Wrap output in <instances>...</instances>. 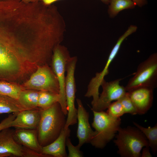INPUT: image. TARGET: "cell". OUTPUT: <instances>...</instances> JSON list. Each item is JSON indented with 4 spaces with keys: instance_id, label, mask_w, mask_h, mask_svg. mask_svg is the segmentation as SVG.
<instances>
[{
    "instance_id": "1",
    "label": "cell",
    "mask_w": 157,
    "mask_h": 157,
    "mask_svg": "<svg viewBox=\"0 0 157 157\" xmlns=\"http://www.w3.org/2000/svg\"><path fill=\"white\" fill-rule=\"evenodd\" d=\"M33 33L28 18L0 10V74L15 73L20 69L21 62L31 60Z\"/></svg>"
},
{
    "instance_id": "2",
    "label": "cell",
    "mask_w": 157,
    "mask_h": 157,
    "mask_svg": "<svg viewBox=\"0 0 157 157\" xmlns=\"http://www.w3.org/2000/svg\"><path fill=\"white\" fill-rule=\"evenodd\" d=\"M66 116L58 102L40 110L37 131L38 142L42 147L50 144L59 136L65 127Z\"/></svg>"
},
{
    "instance_id": "3",
    "label": "cell",
    "mask_w": 157,
    "mask_h": 157,
    "mask_svg": "<svg viewBox=\"0 0 157 157\" xmlns=\"http://www.w3.org/2000/svg\"><path fill=\"white\" fill-rule=\"evenodd\" d=\"M114 142L117 146L118 153L122 157H139L144 147L148 146V141L138 128L131 126L120 127Z\"/></svg>"
},
{
    "instance_id": "4",
    "label": "cell",
    "mask_w": 157,
    "mask_h": 157,
    "mask_svg": "<svg viewBox=\"0 0 157 157\" xmlns=\"http://www.w3.org/2000/svg\"><path fill=\"white\" fill-rule=\"evenodd\" d=\"M92 111L94 117L92 126L95 131L90 143L95 147L102 149L115 135L120 127L121 119L110 117L104 111Z\"/></svg>"
},
{
    "instance_id": "5",
    "label": "cell",
    "mask_w": 157,
    "mask_h": 157,
    "mask_svg": "<svg viewBox=\"0 0 157 157\" xmlns=\"http://www.w3.org/2000/svg\"><path fill=\"white\" fill-rule=\"evenodd\" d=\"M157 86V53L151 55L138 65L134 76L130 79L125 87L129 91L136 88Z\"/></svg>"
},
{
    "instance_id": "6",
    "label": "cell",
    "mask_w": 157,
    "mask_h": 157,
    "mask_svg": "<svg viewBox=\"0 0 157 157\" xmlns=\"http://www.w3.org/2000/svg\"><path fill=\"white\" fill-rule=\"evenodd\" d=\"M70 56L67 48L59 44L54 49L51 58L52 70L56 75L59 86L60 98L58 103L66 115L67 114L65 92V73Z\"/></svg>"
},
{
    "instance_id": "7",
    "label": "cell",
    "mask_w": 157,
    "mask_h": 157,
    "mask_svg": "<svg viewBox=\"0 0 157 157\" xmlns=\"http://www.w3.org/2000/svg\"><path fill=\"white\" fill-rule=\"evenodd\" d=\"M23 85L25 90L47 91L58 94L59 92L57 78L47 65L38 67Z\"/></svg>"
},
{
    "instance_id": "8",
    "label": "cell",
    "mask_w": 157,
    "mask_h": 157,
    "mask_svg": "<svg viewBox=\"0 0 157 157\" xmlns=\"http://www.w3.org/2000/svg\"><path fill=\"white\" fill-rule=\"evenodd\" d=\"M77 61L76 57H71L67 66L65 92L67 114L65 128H68L77 122V109L74 104L76 91L74 73Z\"/></svg>"
},
{
    "instance_id": "9",
    "label": "cell",
    "mask_w": 157,
    "mask_h": 157,
    "mask_svg": "<svg viewBox=\"0 0 157 157\" xmlns=\"http://www.w3.org/2000/svg\"><path fill=\"white\" fill-rule=\"evenodd\" d=\"M121 80L118 78L109 82L105 79L103 80L101 85L103 89L102 92L95 104L92 106V111H103L113 101L119 100L125 94L127 91L125 87L120 85Z\"/></svg>"
},
{
    "instance_id": "10",
    "label": "cell",
    "mask_w": 157,
    "mask_h": 157,
    "mask_svg": "<svg viewBox=\"0 0 157 157\" xmlns=\"http://www.w3.org/2000/svg\"><path fill=\"white\" fill-rule=\"evenodd\" d=\"M126 35L123 34L118 39L115 44L111 50L103 70L100 72H97L95 76L90 80L88 86L87 91L85 96L87 97H92V106H93L98 100L99 95V89L104 79L105 76L109 73V68L110 65L117 55L121 45L125 39Z\"/></svg>"
},
{
    "instance_id": "11",
    "label": "cell",
    "mask_w": 157,
    "mask_h": 157,
    "mask_svg": "<svg viewBox=\"0 0 157 157\" xmlns=\"http://www.w3.org/2000/svg\"><path fill=\"white\" fill-rule=\"evenodd\" d=\"M76 101L78 121L77 137L78 140L77 146L80 148L84 144L90 142L94 136L95 131L90 126L89 122V113L84 108L81 100L77 99Z\"/></svg>"
},
{
    "instance_id": "12",
    "label": "cell",
    "mask_w": 157,
    "mask_h": 157,
    "mask_svg": "<svg viewBox=\"0 0 157 157\" xmlns=\"http://www.w3.org/2000/svg\"><path fill=\"white\" fill-rule=\"evenodd\" d=\"M8 128L0 131V153L19 157H27V148L15 139L14 131Z\"/></svg>"
},
{
    "instance_id": "13",
    "label": "cell",
    "mask_w": 157,
    "mask_h": 157,
    "mask_svg": "<svg viewBox=\"0 0 157 157\" xmlns=\"http://www.w3.org/2000/svg\"><path fill=\"white\" fill-rule=\"evenodd\" d=\"M154 90V88L149 87H141L127 92L137 114H145L151 107Z\"/></svg>"
},
{
    "instance_id": "14",
    "label": "cell",
    "mask_w": 157,
    "mask_h": 157,
    "mask_svg": "<svg viewBox=\"0 0 157 157\" xmlns=\"http://www.w3.org/2000/svg\"><path fill=\"white\" fill-rule=\"evenodd\" d=\"M40 110H24L17 114L11 127L26 129L37 128L40 118Z\"/></svg>"
},
{
    "instance_id": "15",
    "label": "cell",
    "mask_w": 157,
    "mask_h": 157,
    "mask_svg": "<svg viewBox=\"0 0 157 157\" xmlns=\"http://www.w3.org/2000/svg\"><path fill=\"white\" fill-rule=\"evenodd\" d=\"M70 132L69 127L64 128L55 140L47 145L42 147L41 153L54 157L67 156L65 150L66 141L69 136Z\"/></svg>"
},
{
    "instance_id": "16",
    "label": "cell",
    "mask_w": 157,
    "mask_h": 157,
    "mask_svg": "<svg viewBox=\"0 0 157 157\" xmlns=\"http://www.w3.org/2000/svg\"><path fill=\"white\" fill-rule=\"evenodd\" d=\"M14 135L17 141L22 146L42 154V147L38 142L37 130L17 128L14 131Z\"/></svg>"
},
{
    "instance_id": "17",
    "label": "cell",
    "mask_w": 157,
    "mask_h": 157,
    "mask_svg": "<svg viewBox=\"0 0 157 157\" xmlns=\"http://www.w3.org/2000/svg\"><path fill=\"white\" fill-rule=\"evenodd\" d=\"M39 92L22 89L20 93L17 101L25 110L39 109L38 107Z\"/></svg>"
},
{
    "instance_id": "18",
    "label": "cell",
    "mask_w": 157,
    "mask_h": 157,
    "mask_svg": "<svg viewBox=\"0 0 157 157\" xmlns=\"http://www.w3.org/2000/svg\"><path fill=\"white\" fill-rule=\"evenodd\" d=\"M24 109L17 100L4 95H0V114L17 113Z\"/></svg>"
},
{
    "instance_id": "19",
    "label": "cell",
    "mask_w": 157,
    "mask_h": 157,
    "mask_svg": "<svg viewBox=\"0 0 157 157\" xmlns=\"http://www.w3.org/2000/svg\"><path fill=\"white\" fill-rule=\"evenodd\" d=\"M108 13L111 17H113L120 11L132 9L136 5L131 0H110Z\"/></svg>"
},
{
    "instance_id": "20",
    "label": "cell",
    "mask_w": 157,
    "mask_h": 157,
    "mask_svg": "<svg viewBox=\"0 0 157 157\" xmlns=\"http://www.w3.org/2000/svg\"><path fill=\"white\" fill-rule=\"evenodd\" d=\"M59 94L47 91H39L38 107L40 110L47 108L55 103L59 102Z\"/></svg>"
},
{
    "instance_id": "21",
    "label": "cell",
    "mask_w": 157,
    "mask_h": 157,
    "mask_svg": "<svg viewBox=\"0 0 157 157\" xmlns=\"http://www.w3.org/2000/svg\"><path fill=\"white\" fill-rule=\"evenodd\" d=\"M134 125L144 134L153 153H155L157 150V125L153 127H143L137 123L133 122Z\"/></svg>"
},
{
    "instance_id": "22",
    "label": "cell",
    "mask_w": 157,
    "mask_h": 157,
    "mask_svg": "<svg viewBox=\"0 0 157 157\" xmlns=\"http://www.w3.org/2000/svg\"><path fill=\"white\" fill-rule=\"evenodd\" d=\"M22 89L19 86L4 82H0V95L7 96L17 100Z\"/></svg>"
},
{
    "instance_id": "23",
    "label": "cell",
    "mask_w": 157,
    "mask_h": 157,
    "mask_svg": "<svg viewBox=\"0 0 157 157\" xmlns=\"http://www.w3.org/2000/svg\"><path fill=\"white\" fill-rule=\"evenodd\" d=\"M106 112L110 117L115 119L120 118L125 114L122 105L119 100L111 103Z\"/></svg>"
},
{
    "instance_id": "24",
    "label": "cell",
    "mask_w": 157,
    "mask_h": 157,
    "mask_svg": "<svg viewBox=\"0 0 157 157\" xmlns=\"http://www.w3.org/2000/svg\"><path fill=\"white\" fill-rule=\"evenodd\" d=\"M119 100L122 105L125 113H128L132 115L137 114L135 107L127 92Z\"/></svg>"
},
{
    "instance_id": "25",
    "label": "cell",
    "mask_w": 157,
    "mask_h": 157,
    "mask_svg": "<svg viewBox=\"0 0 157 157\" xmlns=\"http://www.w3.org/2000/svg\"><path fill=\"white\" fill-rule=\"evenodd\" d=\"M68 137L66 140V144L68 150V157H81L83 156L82 152L80 151V148L77 145L74 146L72 144L70 138Z\"/></svg>"
},
{
    "instance_id": "26",
    "label": "cell",
    "mask_w": 157,
    "mask_h": 157,
    "mask_svg": "<svg viewBox=\"0 0 157 157\" xmlns=\"http://www.w3.org/2000/svg\"><path fill=\"white\" fill-rule=\"evenodd\" d=\"M17 113H13L3 119L0 123V131L6 128L11 127L12 122L15 118Z\"/></svg>"
},
{
    "instance_id": "27",
    "label": "cell",
    "mask_w": 157,
    "mask_h": 157,
    "mask_svg": "<svg viewBox=\"0 0 157 157\" xmlns=\"http://www.w3.org/2000/svg\"><path fill=\"white\" fill-rule=\"evenodd\" d=\"M142 157H152L149 151V146L145 147L142 150L141 155Z\"/></svg>"
},
{
    "instance_id": "28",
    "label": "cell",
    "mask_w": 157,
    "mask_h": 157,
    "mask_svg": "<svg viewBox=\"0 0 157 157\" xmlns=\"http://www.w3.org/2000/svg\"><path fill=\"white\" fill-rule=\"evenodd\" d=\"M136 4L140 7H141L147 3L146 0H131Z\"/></svg>"
},
{
    "instance_id": "29",
    "label": "cell",
    "mask_w": 157,
    "mask_h": 157,
    "mask_svg": "<svg viewBox=\"0 0 157 157\" xmlns=\"http://www.w3.org/2000/svg\"><path fill=\"white\" fill-rule=\"evenodd\" d=\"M59 0H41V1L45 5L49 6Z\"/></svg>"
},
{
    "instance_id": "30",
    "label": "cell",
    "mask_w": 157,
    "mask_h": 157,
    "mask_svg": "<svg viewBox=\"0 0 157 157\" xmlns=\"http://www.w3.org/2000/svg\"><path fill=\"white\" fill-rule=\"evenodd\" d=\"M21 1L26 3H35L41 1V0H21Z\"/></svg>"
},
{
    "instance_id": "31",
    "label": "cell",
    "mask_w": 157,
    "mask_h": 157,
    "mask_svg": "<svg viewBox=\"0 0 157 157\" xmlns=\"http://www.w3.org/2000/svg\"><path fill=\"white\" fill-rule=\"evenodd\" d=\"M11 156V155L9 154L0 153V157H7Z\"/></svg>"
},
{
    "instance_id": "32",
    "label": "cell",
    "mask_w": 157,
    "mask_h": 157,
    "mask_svg": "<svg viewBox=\"0 0 157 157\" xmlns=\"http://www.w3.org/2000/svg\"><path fill=\"white\" fill-rule=\"evenodd\" d=\"M103 3L106 4L109 3L110 0H101Z\"/></svg>"
}]
</instances>
